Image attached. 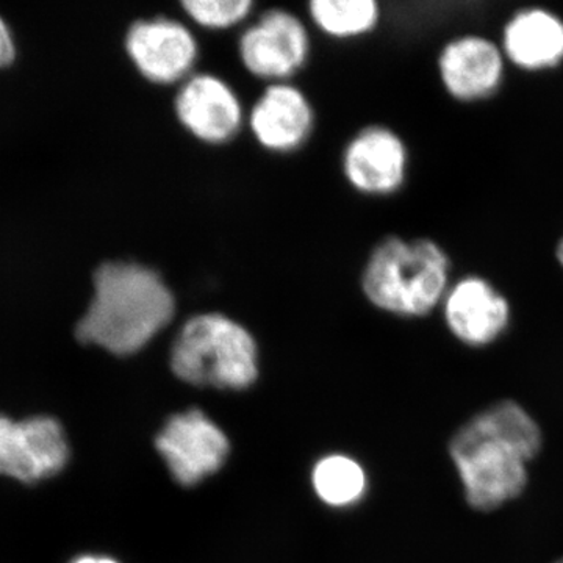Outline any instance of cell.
I'll return each mask as SVG.
<instances>
[{"instance_id":"obj_1","label":"cell","mask_w":563,"mask_h":563,"mask_svg":"<svg viewBox=\"0 0 563 563\" xmlns=\"http://www.w3.org/2000/svg\"><path fill=\"white\" fill-rule=\"evenodd\" d=\"M540 444L539 426L514 401L495 404L463 424L450 453L470 506L488 512L517 498Z\"/></svg>"},{"instance_id":"obj_2","label":"cell","mask_w":563,"mask_h":563,"mask_svg":"<svg viewBox=\"0 0 563 563\" xmlns=\"http://www.w3.org/2000/svg\"><path fill=\"white\" fill-rule=\"evenodd\" d=\"M174 312L176 301L161 274L139 263H103L77 339L114 355L135 354L172 322Z\"/></svg>"},{"instance_id":"obj_3","label":"cell","mask_w":563,"mask_h":563,"mask_svg":"<svg viewBox=\"0 0 563 563\" xmlns=\"http://www.w3.org/2000/svg\"><path fill=\"white\" fill-rule=\"evenodd\" d=\"M450 261L429 240H385L366 263L362 287L366 298L402 317H422L442 299L448 285Z\"/></svg>"},{"instance_id":"obj_4","label":"cell","mask_w":563,"mask_h":563,"mask_svg":"<svg viewBox=\"0 0 563 563\" xmlns=\"http://www.w3.org/2000/svg\"><path fill=\"white\" fill-rule=\"evenodd\" d=\"M172 368L179 379L196 387L243 390L257 379V344L231 318L199 314L174 342Z\"/></svg>"},{"instance_id":"obj_5","label":"cell","mask_w":563,"mask_h":563,"mask_svg":"<svg viewBox=\"0 0 563 563\" xmlns=\"http://www.w3.org/2000/svg\"><path fill=\"white\" fill-rule=\"evenodd\" d=\"M69 448L60 422L49 417H0V476L32 484L65 468Z\"/></svg>"},{"instance_id":"obj_6","label":"cell","mask_w":563,"mask_h":563,"mask_svg":"<svg viewBox=\"0 0 563 563\" xmlns=\"http://www.w3.org/2000/svg\"><path fill=\"white\" fill-rule=\"evenodd\" d=\"M177 483L191 487L218 472L229 454L224 432L201 410L174 415L155 440Z\"/></svg>"},{"instance_id":"obj_7","label":"cell","mask_w":563,"mask_h":563,"mask_svg":"<svg viewBox=\"0 0 563 563\" xmlns=\"http://www.w3.org/2000/svg\"><path fill=\"white\" fill-rule=\"evenodd\" d=\"M309 54V36L298 18L287 11H266L243 33L240 55L244 66L263 79H284L301 68Z\"/></svg>"},{"instance_id":"obj_8","label":"cell","mask_w":563,"mask_h":563,"mask_svg":"<svg viewBox=\"0 0 563 563\" xmlns=\"http://www.w3.org/2000/svg\"><path fill=\"white\" fill-rule=\"evenodd\" d=\"M125 47L140 73L155 84L181 79L198 57L195 36L180 22L169 20L135 22Z\"/></svg>"},{"instance_id":"obj_9","label":"cell","mask_w":563,"mask_h":563,"mask_svg":"<svg viewBox=\"0 0 563 563\" xmlns=\"http://www.w3.org/2000/svg\"><path fill=\"white\" fill-rule=\"evenodd\" d=\"M176 113L187 131L210 144L233 139L243 120L235 92L209 74L191 77L181 87L176 98Z\"/></svg>"},{"instance_id":"obj_10","label":"cell","mask_w":563,"mask_h":563,"mask_svg":"<svg viewBox=\"0 0 563 563\" xmlns=\"http://www.w3.org/2000/svg\"><path fill=\"white\" fill-rule=\"evenodd\" d=\"M407 152L398 135L384 128L358 133L344 151L343 168L352 187L368 195L398 190L406 176Z\"/></svg>"},{"instance_id":"obj_11","label":"cell","mask_w":563,"mask_h":563,"mask_svg":"<svg viewBox=\"0 0 563 563\" xmlns=\"http://www.w3.org/2000/svg\"><path fill=\"white\" fill-rule=\"evenodd\" d=\"M444 317L459 340L470 346H484L509 324V303L487 282L468 277L448 296Z\"/></svg>"},{"instance_id":"obj_12","label":"cell","mask_w":563,"mask_h":563,"mask_svg":"<svg viewBox=\"0 0 563 563\" xmlns=\"http://www.w3.org/2000/svg\"><path fill=\"white\" fill-rule=\"evenodd\" d=\"M313 111L301 91L290 85H273L251 113V129L266 150H298L312 132Z\"/></svg>"},{"instance_id":"obj_13","label":"cell","mask_w":563,"mask_h":563,"mask_svg":"<svg viewBox=\"0 0 563 563\" xmlns=\"http://www.w3.org/2000/svg\"><path fill=\"white\" fill-rule=\"evenodd\" d=\"M444 87L461 101L487 98L498 88L503 58L490 41L468 36L444 47L440 57Z\"/></svg>"},{"instance_id":"obj_14","label":"cell","mask_w":563,"mask_h":563,"mask_svg":"<svg viewBox=\"0 0 563 563\" xmlns=\"http://www.w3.org/2000/svg\"><path fill=\"white\" fill-rule=\"evenodd\" d=\"M504 46L521 68H551L563 60L562 21L543 10L521 11L507 25Z\"/></svg>"},{"instance_id":"obj_15","label":"cell","mask_w":563,"mask_h":563,"mask_svg":"<svg viewBox=\"0 0 563 563\" xmlns=\"http://www.w3.org/2000/svg\"><path fill=\"white\" fill-rule=\"evenodd\" d=\"M310 13L322 32L351 38L374 29L379 20V5L374 0H313Z\"/></svg>"},{"instance_id":"obj_16","label":"cell","mask_w":563,"mask_h":563,"mask_svg":"<svg viewBox=\"0 0 563 563\" xmlns=\"http://www.w3.org/2000/svg\"><path fill=\"white\" fill-rule=\"evenodd\" d=\"M313 485L322 501L347 506L362 498L366 477L357 462L343 455H331L322 459L314 468Z\"/></svg>"},{"instance_id":"obj_17","label":"cell","mask_w":563,"mask_h":563,"mask_svg":"<svg viewBox=\"0 0 563 563\" xmlns=\"http://www.w3.org/2000/svg\"><path fill=\"white\" fill-rule=\"evenodd\" d=\"M181 7L188 16L207 29H228L250 14L251 0H184Z\"/></svg>"},{"instance_id":"obj_18","label":"cell","mask_w":563,"mask_h":563,"mask_svg":"<svg viewBox=\"0 0 563 563\" xmlns=\"http://www.w3.org/2000/svg\"><path fill=\"white\" fill-rule=\"evenodd\" d=\"M14 58V44L5 22L0 18V66L10 65Z\"/></svg>"},{"instance_id":"obj_19","label":"cell","mask_w":563,"mask_h":563,"mask_svg":"<svg viewBox=\"0 0 563 563\" xmlns=\"http://www.w3.org/2000/svg\"><path fill=\"white\" fill-rule=\"evenodd\" d=\"M73 563H118L109 558H96V555H85V558L77 559Z\"/></svg>"},{"instance_id":"obj_20","label":"cell","mask_w":563,"mask_h":563,"mask_svg":"<svg viewBox=\"0 0 563 563\" xmlns=\"http://www.w3.org/2000/svg\"><path fill=\"white\" fill-rule=\"evenodd\" d=\"M558 258H559V262H561V265L563 266V239H562V242L559 243V246H558Z\"/></svg>"},{"instance_id":"obj_21","label":"cell","mask_w":563,"mask_h":563,"mask_svg":"<svg viewBox=\"0 0 563 563\" xmlns=\"http://www.w3.org/2000/svg\"><path fill=\"white\" fill-rule=\"evenodd\" d=\"M558 563H563V559H562V561H559Z\"/></svg>"}]
</instances>
